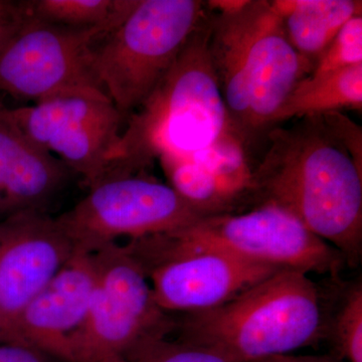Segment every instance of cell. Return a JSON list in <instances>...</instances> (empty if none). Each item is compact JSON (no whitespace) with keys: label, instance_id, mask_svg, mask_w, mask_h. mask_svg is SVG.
Instances as JSON below:
<instances>
[{"label":"cell","instance_id":"5","mask_svg":"<svg viewBox=\"0 0 362 362\" xmlns=\"http://www.w3.org/2000/svg\"><path fill=\"white\" fill-rule=\"evenodd\" d=\"M92 255L94 290L84 322L69 340L66 362H126L142 343L173 334L175 317L156 303L146 272L126 245Z\"/></svg>","mask_w":362,"mask_h":362},{"label":"cell","instance_id":"6","mask_svg":"<svg viewBox=\"0 0 362 362\" xmlns=\"http://www.w3.org/2000/svg\"><path fill=\"white\" fill-rule=\"evenodd\" d=\"M126 247L146 272L156 303L173 315L220 307L284 270L169 233L129 240Z\"/></svg>","mask_w":362,"mask_h":362},{"label":"cell","instance_id":"21","mask_svg":"<svg viewBox=\"0 0 362 362\" xmlns=\"http://www.w3.org/2000/svg\"><path fill=\"white\" fill-rule=\"evenodd\" d=\"M30 18L26 1L0 0V56Z\"/></svg>","mask_w":362,"mask_h":362},{"label":"cell","instance_id":"4","mask_svg":"<svg viewBox=\"0 0 362 362\" xmlns=\"http://www.w3.org/2000/svg\"><path fill=\"white\" fill-rule=\"evenodd\" d=\"M207 11L201 0H139L94 45L93 75L126 122L160 84Z\"/></svg>","mask_w":362,"mask_h":362},{"label":"cell","instance_id":"12","mask_svg":"<svg viewBox=\"0 0 362 362\" xmlns=\"http://www.w3.org/2000/svg\"><path fill=\"white\" fill-rule=\"evenodd\" d=\"M57 218L28 211L0 221V330L75 254Z\"/></svg>","mask_w":362,"mask_h":362},{"label":"cell","instance_id":"10","mask_svg":"<svg viewBox=\"0 0 362 362\" xmlns=\"http://www.w3.org/2000/svg\"><path fill=\"white\" fill-rule=\"evenodd\" d=\"M112 30L54 25L30 16L0 56V92L35 103L65 95H105L90 56Z\"/></svg>","mask_w":362,"mask_h":362},{"label":"cell","instance_id":"16","mask_svg":"<svg viewBox=\"0 0 362 362\" xmlns=\"http://www.w3.org/2000/svg\"><path fill=\"white\" fill-rule=\"evenodd\" d=\"M361 111L362 64L298 83L274 117V127L293 118L323 115L343 109Z\"/></svg>","mask_w":362,"mask_h":362},{"label":"cell","instance_id":"9","mask_svg":"<svg viewBox=\"0 0 362 362\" xmlns=\"http://www.w3.org/2000/svg\"><path fill=\"white\" fill-rule=\"evenodd\" d=\"M168 233L183 242L220 247L249 261L307 275L337 277L347 266L341 252L273 204H258L245 214L204 216Z\"/></svg>","mask_w":362,"mask_h":362},{"label":"cell","instance_id":"8","mask_svg":"<svg viewBox=\"0 0 362 362\" xmlns=\"http://www.w3.org/2000/svg\"><path fill=\"white\" fill-rule=\"evenodd\" d=\"M11 110L21 129L89 189L116 177L126 119L106 95H65Z\"/></svg>","mask_w":362,"mask_h":362},{"label":"cell","instance_id":"3","mask_svg":"<svg viewBox=\"0 0 362 362\" xmlns=\"http://www.w3.org/2000/svg\"><path fill=\"white\" fill-rule=\"evenodd\" d=\"M209 11L160 84L128 119L119 175L143 173L156 158H187L230 132L209 57Z\"/></svg>","mask_w":362,"mask_h":362},{"label":"cell","instance_id":"7","mask_svg":"<svg viewBox=\"0 0 362 362\" xmlns=\"http://www.w3.org/2000/svg\"><path fill=\"white\" fill-rule=\"evenodd\" d=\"M204 216L170 185L140 173L90 188L57 220L76 252L94 254L122 238L135 240L175 232Z\"/></svg>","mask_w":362,"mask_h":362},{"label":"cell","instance_id":"20","mask_svg":"<svg viewBox=\"0 0 362 362\" xmlns=\"http://www.w3.org/2000/svg\"><path fill=\"white\" fill-rule=\"evenodd\" d=\"M126 362H237L216 350L169 337L142 343Z\"/></svg>","mask_w":362,"mask_h":362},{"label":"cell","instance_id":"1","mask_svg":"<svg viewBox=\"0 0 362 362\" xmlns=\"http://www.w3.org/2000/svg\"><path fill=\"white\" fill-rule=\"evenodd\" d=\"M252 166V199L289 211L341 252L362 256V131L341 112L298 118L267 133Z\"/></svg>","mask_w":362,"mask_h":362},{"label":"cell","instance_id":"2","mask_svg":"<svg viewBox=\"0 0 362 362\" xmlns=\"http://www.w3.org/2000/svg\"><path fill=\"white\" fill-rule=\"evenodd\" d=\"M181 341L216 350L237 362L290 354L327 337L320 289L309 275L279 270L232 301L211 310L180 314Z\"/></svg>","mask_w":362,"mask_h":362},{"label":"cell","instance_id":"14","mask_svg":"<svg viewBox=\"0 0 362 362\" xmlns=\"http://www.w3.org/2000/svg\"><path fill=\"white\" fill-rule=\"evenodd\" d=\"M58 157L33 141L0 103V221L21 211H45L71 175Z\"/></svg>","mask_w":362,"mask_h":362},{"label":"cell","instance_id":"19","mask_svg":"<svg viewBox=\"0 0 362 362\" xmlns=\"http://www.w3.org/2000/svg\"><path fill=\"white\" fill-rule=\"evenodd\" d=\"M362 64V13L347 21L317 59L308 77L320 78Z\"/></svg>","mask_w":362,"mask_h":362},{"label":"cell","instance_id":"15","mask_svg":"<svg viewBox=\"0 0 362 362\" xmlns=\"http://www.w3.org/2000/svg\"><path fill=\"white\" fill-rule=\"evenodd\" d=\"M271 4L288 40L313 66L345 23L362 13L361 0H274Z\"/></svg>","mask_w":362,"mask_h":362},{"label":"cell","instance_id":"23","mask_svg":"<svg viewBox=\"0 0 362 362\" xmlns=\"http://www.w3.org/2000/svg\"><path fill=\"white\" fill-rule=\"evenodd\" d=\"M254 362H342L337 356H292V354H283L267 357Z\"/></svg>","mask_w":362,"mask_h":362},{"label":"cell","instance_id":"22","mask_svg":"<svg viewBox=\"0 0 362 362\" xmlns=\"http://www.w3.org/2000/svg\"><path fill=\"white\" fill-rule=\"evenodd\" d=\"M0 362H64L25 345L0 343Z\"/></svg>","mask_w":362,"mask_h":362},{"label":"cell","instance_id":"17","mask_svg":"<svg viewBox=\"0 0 362 362\" xmlns=\"http://www.w3.org/2000/svg\"><path fill=\"white\" fill-rule=\"evenodd\" d=\"M139 0H28L33 18L77 28L115 30L125 21Z\"/></svg>","mask_w":362,"mask_h":362},{"label":"cell","instance_id":"18","mask_svg":"<svg viewBox=\"0 0 362 362\" xmlns=\"http://www.w3.org/2000/svg\"><path fill=\"white\" fill-rule=\"evenodd\" d=\"M327 337L337 357L347 362H362V285H350L343 293L334 319L328 322Z\"/></svg>","mask_w":362,"mask_h":362},{"label":"cell","instance_id":"11","mask_svg":"<svg viewBox=\"0 0 362 362\" xmlns=\"http://www.w3.org/2000/svg\"><path fill=\"white\" fill-rule=\"evenodd\" d=\"M245 84L250 106V152L274 127V117L313 65L288 40L268 0H247Z\"/></svg>","mask_w":362,"mask_h":362},{"label":"cell","instance_id":"13","mask_svg":"<svg viewBox=\"0 0 362 362\" xmlns=\"http://www.w3.org/2000/svg\"><path fill=\"white\" fill-rule=\"evenodd\" d=\"M96 281L92 254L73 257L11 323L0 343L25 345L66 362L69 340L84 322Z\"/></svg>","mask_w":362,"mask_h":362}]
</instances>
